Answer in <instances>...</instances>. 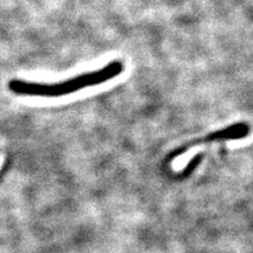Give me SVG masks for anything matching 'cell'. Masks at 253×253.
<instances>
[{
    "instance_id": "obj_1",
    "label": "cell",
    "mask_w": 253,
    "mask_h": 253,
    "mask_svg": "<svg viewBox=\"0 0 253 253\" xmlns=\"http://www.w3.org/2000/svg\"><path fill=\"white\" fill-rule=\"evenodd\" d=\"M125 71V65L120 60L110 61L97 71H91L54 84H43L13 79L8 82V89L15 95L32 97H61L77 93L84 88L97 86L119 77Z\"/></svg>"
}]
</instances>
